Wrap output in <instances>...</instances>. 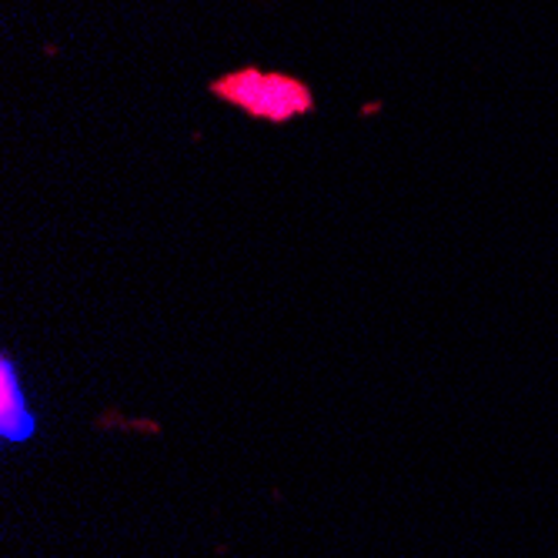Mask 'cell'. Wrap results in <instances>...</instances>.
I'll return each instance as SVG.
<instances>
[{
  "label": "cell",
  "instance_id": "obj_1",
  "mask_svg": "<svg viewBox=\"0 0 558 558\" xmlns=\"http://www.w3.org/2000/svg\"><path fill=\"white\" fill-rule=\"evenodd\" d=\"M211 94L225 100V105L244 111L247 118H258L268 124H284L315 111V94L308 84L291 74L262 68H241L211 81Z\"/></svg>",
  "mask_w": 558,
  "mask_h": 558
},
{
  "label": "cell",
  "instance_id": "obj_2",
  "mask_svg": "<svg viewBox=\"0 0 558 558\" xmlns=\"http://www.w3.org/2000/svg\"><path fill=\"white\" fill-rule=\"evenodd\" d=\"M37 422L27 409V398L17 385V372H14V362L4 359L0 365V435L4 441H27L34 435Z\"/></svg>",
  "mask_w": 558,
  "mask_h": 558
}]
</instances>
